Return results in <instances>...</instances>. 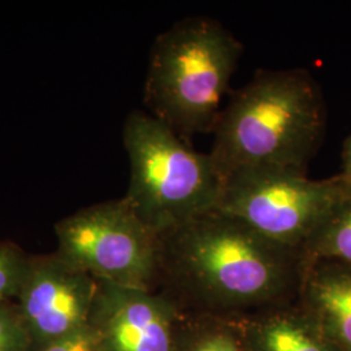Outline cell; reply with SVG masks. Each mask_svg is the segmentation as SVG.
I'll return each mask as SVG.
<instances>
[{
	"instance_id": "obj_16",
	"label": "cell",
	"mask_w": 351,
	"mask_h": 351,
	"mask_svg": "<svg viewBox=\"0 0 351 351\" xmlns=\"http://www.w3.org/2000/svg\"><path fill=\"white\" fill-rule=\"evenodd\" d=\"M339 178L343 180L348 185L351 186V133L346 138L342 149V171L339 173Z\"/></svg>"
},
{
	"instance_id": "obj_2",
	"label": "cell",
	"mask_w": 351,
	"mask_h": 351,
	"mask_svg": "<svg viewBox=\"0 0 351 351\" xmlns=\"http://www.w3.org/2000/svg\"><path fill=\"white\" fill-rule=\"evenodd\" d=\"M324 129V101L306 69L258 71L223 110L210 154L223 178L247 169L306 173Z\"/></svg>"
},
{
	"instance_id": "obj_14",
	"label": "cell",
	"mask_w": 351,
	"mask_h": 351,
	"mask_svg": "<svg viewBox=\"0 0 351 351\" xmlns=\"http://www.w3.org/2000/svg\"><path fill=\"white\" fill-rule=\"evenodd\" d=\"M0 351H34L23 316L12 302L0 304Z\"/></svg>"
},
{
	"instance_id": "obj_3",
	"label": "cell",
	"mask_w": 351,
	"mask_h": 351,
	"mask_svg": "<svg viewBox=\"0 0 351 351\" xmlns=\"http://www.w3.org/2000/svg\"><path fill=\"white\" fill-rule=\"evenodd\" d=\"M242 43L207 17L181 20L155 39L145 81L149 113L182 139L213 132Z\"/></svg>"
},
{
	"instance_id": "obj_11",
	"label": "cell",
	"mask_w": 351,
	"mask_h": 351,
	"mask_svg": "<svg viewBox=\"0 0 351 351\" xmlns=\"http://www.w3.org/2000/svg\"><path fill=\"white\" fill-rule=\"evenodd\" d=\"M306 267L332 262L351 268V191L326 216L302 249Z\"/></svg>"
},
{
	"instance_id": "obj_13",
	"label": "cell",
	"mask_w": 351,
	"mask_h": 351,
	"mask_svg": "<svg viewBox=\"0 0 351 351\" xmlns=\"http://www.w3.org/2000/svg\"><path fill=\"white\" fill-rule=\"evenodd\" d=\"M30 258L12 243H0V304L17 300L29 271Z\"/></svg>"
},
{
	"instance_id": "obj_5",
	"label": "cell",
	"mask_w": 351,
	"mask_h": 351,
	"mask_svg": "<svg viewBox=\"0 0 351 351\" xmlns=\"http://www.w3.org/2000/svg\"><path fill=\"white\" fill-rule=\"evenodd\" d=\"M350 191L339 176L311 180L290 169H247L226 176L216 210L234 216L265 239L302 251Z\"/></svg>"
},
{
	"instance_id": "obj_7",
	"label": "cell",
	"mask_w": 351,
	"mask_h": 351,
	"mask_svg": "<svg viewBox=\"0 0 351 351\" xmlns=\"http://www.w3.org/2000/svg\"><path fill=\"white\" fill-rule=\"evenodd\" d=\"M98 282L56 252L32 256L17 307L34 351L88 324Z\"/></svg>"
},
{
	"instance_id": "obj_8",
	"label": "cell",
	"mask_w": 351,
	"mask_h": 351,
	"mask_svg": "<svg viewBox=\"0 0 351 351\" xmlns=\"http://www.w3.org/2000/svg\"><path fill=\"white\" fill-rule=\"evenodd\" d=\"M97 282L88 326L99 351H175V302L154 290Z\"/></svg>"
},
{
	"instance_id": "obj_10",
	"label": "cell",
	"mask_w": 351,
	"mask_h": 351,
	"mask_svg": "<svg viewBox=\"0 0 351 351\" xmlns=\"http://www.w3.org/2000/svg\"><path fill=\"white\" fill-rule=\"evenodd\" d=\"M281 308L268 311L247 329L246 351H330L300 315Z\"/></svg>"
},
{
	"instance_id": "obj_4",
	"label": "cell",
	"mask_w": 351,
	"mask_h": 351,
	"mask_svg": "<svg viewBox=\"0 0 351 351\" xmlns=\"http://www.w3.org/2000/svg\"><path fill=\"white\" fill-rule=\"evenodd\" d=\"M123 141L130 163L124 199L158 236L216 210L224 178L210 152L191 149L171 128L143 111L129 113Z\"/></svg>"
},
{
	"instance_id": "obj_15",
	"label": "cell",
	"mask_w": 351,
	"mask_h": 351,
	"mask_svg": "<svg viewBox=\"0 0 351 351\" xmlns=\"http://www.w3.org/2000/svg\"><path fill=\"white\" fill-rule=\"evenodd\" d=\"M37 351H99L95 335L90 326L62 339H55Z\"/></svg>"
},
{
	"instance_id": "obj_1",
	"label": "cell",
	"mask_w": 351,
	"mask_h": 351,
	"mask_svg": "<svg viewBox=\"0 0 351 351\" xmlns=\"http://www.w3.org/2000/svg\"><path fill=\"white\" fill-rule=\"evenodd\" d=\"M159 281L172 301L208 315L285 307L307 272L301 250L213 210L159 236ZM178 306V304H177Z\"/></svg>"
},
{
	"instance_id": "obj_12",
	"label": "cell",
	"mask_w": 351,
	"mask_h": 351,
	"mask_svg": "<svg viewBox=\"0 0 351 351\" xmlns=\"http://www.w3.org/2000/svg\"><path fill=\"white\" fill-rule=\"evenodd\" d=\"M175 351H246L245 343L223 326L194 328L177 333Z\"/></svg>"
},
{
	"instance_id": "obj_9",
	"label": "cell",
	"mask_w": 351,
	"mask_h": 351,
	"mask_svg": "<svg viewBox=\"0 0 351 351\" xmlns=\"http://www.w3.org/2000/svg\"><path fill=\"white\" fill-rule=\"evenodd\" d=\"M302 295L328 332L346 351H351V268L332 262L308 265Z\"/></svg>"
},
{
	"instance_id": "obj_6",
	"label": "cell",
	"mask_w": 351,
	"mask_h": 351,
	"mask_svg": "<svg viewBox=\"0 0 351 351\" xmlns=\"http://www.w3.org/2000/svg\"><path fill=\"white\" fill-rule=\"evenodd\" d=\"M63 259L95 280L154 290L159 281V237L123 198L101 202L55 226Z\"/></svg>"
}]
</instances>
